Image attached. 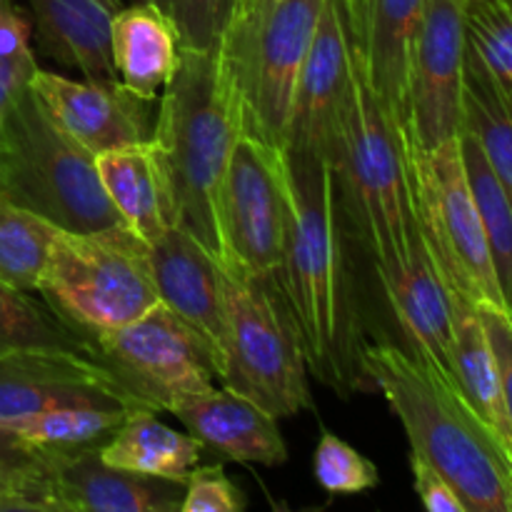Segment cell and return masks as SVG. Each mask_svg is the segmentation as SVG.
Returning <instances> with one entry per match:
<instances>
[{"label": "cell", "mask_w": 512, "mask_h": 512, "mask_svg": "<svg viewBox=\"0 0 512 512\" xmlns=\"http://www.w3.org/2000/svg\"><path fill=\"white\" fill-rule=\"evenodd\" d=\"M410 468H413L415 493L430 512H468L463 498L455 493L450 480L443 473H438L433 465L425 463L418 455H410Z\"/></svg>", "instance_id": "obj_36"}, {"label": "cell", "mask_w": 512, "mask_h": 512, "mask_svg": "<svg viewBox=\"0 0 512 512\" xmlns=\"http://www.w3.org/2000/svg\"><path fill=\"white\" fill-rule=\"evenodd\" d=\"M475 310H478L480 323H483L490 348H493L495 363H498L505 405H508L512 423V313L503 305H475Z\"/></svg>", "instance_id": "obj_35"}, {"label": "cell", "mask_w": 512, "mask_h": 512, "mask_svg": "<svg viewBox=\"0 0 512 512\" xmlns=\"http://www.w3.org/2000/svg\"><path fill=\"white\" fill-rule=\"evenodd\" d=\"M133 3H143V0H133Z\"/></svg>", "instance_id": "obj_40"}, {"label": "cell", "mask_w": 512, "mask_h": 512, "mask_svg": "<svg viewBox=\"0 0 512 512\" xmlns=\"http://www.w3.org/2000/svg\"><path fill=\"white\" fill-rule=\"evenodd\" d=\"M460 153H463L470 190H473L475 205L483 220L495 278H498L505 308L512 313V205L500 180L495 178L478 138L468 128L460 130Z\"/></svg>", "instance_id": "obj_27"}, {"label": "cell", "mask_w": 512, "mask_h": 512, "mask_svg": "<svg viewBox=\"0 0 512 512\" xmlns=\"http://www.w3.org/2000/svg\"><path fill=\"white\" fill-rule=\"evenodd\" d=\"M90 355L140 410L153 413H170L175 403L213 390L220 380L213 343L163 303L90 340Z\"/></svg>", "instance_id": "obj_10"}, {"label": "cell", "mask_w": 512, "mask_h": 512, "mask_svg": "<svg viewBox=\"0 0 512 512\" xmlns=\"http://www.w3.org/2000/svg\"><path fill=\"white\" fill-rule=\"evenodd\" d=\"M350 88V28L340 0H325L295 83L285 150L328 158Z\"/></svg>", "instance_id": "obj_15"}, {"label": "cell", "mask_w": 512, "mask_h": 512, "mask_svg": "<svg viewBox=\"0 0 512 512\" xmlns=\"http://www.w3.org/2000/svg\"><path fill=\"white\" fill-rule=\"evenodd\" d=\"M243 133L238 100L218 48H180V63L158 98L153 145L168 183L173 220L223 260L215 203L233 145Z\"/></svg>", "instance_id": "obj_4"}, {"label": "cell", "mask_w": 512, "mask_h": 512, "mask_svg": "<svg viewBox=\"0 0 512 512\" xmlns=\"http://www.w3.org/2000/svg\"><path fill=\"white\" fill-rule=\"evenodd\" d=\"M340 5H343L348 13H358L360 5H363V0H340Z\"/></svg>", "instance_id": "obj_37"}, {"label": "cell", "mask_w": 512, "mask_h": 512, "mask_svg": "<svg viewBox=\"0 0 512 512\" xmlns=\"http://www.w3.org/2000/svg\"><path fill=\"white\" fill-rule=\"evenodd\" d=\"M115 78L148 100H158L180 63L173 18L155 3L120 5L110 20Z\"/></svg>", "instance_id": "obj_21"}, {"label": "cell", "mask_w": 512, "mask_h": 512, "mask_svg": "<svg viewBox=\"0 0 512 512\" xmlns=\"http://www.w3.org/2000/svg\"><path fill=\"white\" fill-rule=\"evenodd\" d=\"M430 0H363L348 13L370 83L408 128V68Z\"/></svg>", "instance_id": "obj_19"}, {"label": "cell", "mask_w": 512, "mask_h": 512, "mask_svg": "<svg viewBox=\"0 0 512 512\" xmlns=\"http://www.w3.org/2000/svg\"><path fill=\"white\" fill-rule=\"evenodd\" d=\"M248 500L223 465H195L185 478L180 512H243Z\"/></svg>", "instance_id": "obj_33"}, {"label": "cell", "mask_w": 512, "mask_h": 512, "mask_svg": "<svg viewBox=\"0 0 512 512\" xmlns=\"http://www.w3.org/2000/svg\"><path fill=\"white\" fill-rule=\"evenodd\" d=\"M23 350H73L90 355V340L65 325L50 305L0 280V355Z\"/></svg>", "instance_id": "obj_28"}, {"label": "cell", "mask_w": 512, "mask_h": 512, "mask_svg": "<svg viewBox=\"0 0 512 512\" xmlns=\"http://www.w3.org/2000/svg\"><path fill=\"white\" fill-rule=\"evenodd\" d=\"M328 160L340 213L370 253L373 265L403 260L423 243L408 128L370 83L353 30L350 88Z\"/></svg>", "instance_id": "obj_3"}, {"label": "cell", "mask_w": 512, "mask_h": 512, "mask_svg": "<svg viewBox=\"0 0 512 512\" xmlns=\"http://www.w3.org/2000/svg\"><path fill=\"white\" fill-rule=\"evenodd\" d=\"M203 450L233 463H255L275 468L288 460V445L280 435L278 418L253 400L228 388L190 395L170 408Z\"/></svg>", "instance_id": "obj_18"}, {"label": "cell", "mask_w": 512, "mask_h": 512, "mask_svg": "<svg viewBox=\"0 0 512 512\" xmlns=\"http://www.w3.org/2000/svg\"><path fill=\"white\" fill-rule=\"evenodd\" d=\"M150 270L160 303L213 343L223 363L225 300L223 265L178 225L148 245Z\"/></svg>", "instance_id": "obj_17"}, {"label": "cell", "mask_w": 512, "mask_h": 512, "mask_svg": "<svg viewBox=\"0 0 512 512\" xmlns=\"http://www.w3.org/2000/svg\"><path fill=\"white\" fill-rule=\"evenodd\" d=\"M453 378L475 413L512 453V423L498 363L478 310L460 295H453Z\"/></svg>", "instance_id": "obj_25"}, {"label": "cell", "mask_w": 512, "mask_h": 512, "mask_svg": "<svg viewBox=\"0 0 512 512\" xmlns=\"http://www.w3.org/2000/svg\"><path fill=\"white\" fill-rule=\"evenodd\" d=\"M128 413V408L113 405H60L18 420H0V463L53 460L103 448Z\"/></svg>", "instance_id": "obj_23"}, {"label": "cell", "mask_w": 512, "mask_h": 512, "mask_svg": "<svg viewBox=\"0 0 512 512\" xmlns=\"http://www.w3.org/2000/svg\"><path fill=\"white\" fill-rule=\"evenodd\" d=\"M230 5H233V0H230ZM228 10H230V8H228Z\"/></svg>", "instance_id": "obj_41"}, {"label": "cell", "mask_w": 512, "mask_h": 512, "mask_svg": "<svg viewBox=\"0 0 512 512\" xmlns=\"http://www.w3.org/2000/svg\"><path fill=\"white\" fill-rule=\"evenodd\" d=\"M360 373L388 400L413 455L450 480L468 512H512V453L450 375L403 345L368 338Z\"/></svg>", "instance_id": "obj_2"}, {"label": "cell", "mask_w": 512, "mask_h": 512, "mask_svg": "<svg viewBox=\"0 0 512 512\" xmlns=\"http://www.w3.org/2000/svg\"><path fill=\"white\" fill-rule=\"evenodd\" d=\"M58 230V225L0 195V280L38 293Z\"/></svg>", "instance_id": "obj_29"}, {"label": "cell", "mask_w": 512, "mask_h": 512, "mask_svg": "<svg viewBox=\"0 0 512 512\" xmlns=\"http://www.w3.org/2000/svg\"><path fill=\"white\" fill-rule=\"evenodd\" d=\"M415 205L430 255L453 295L473 305H503L480 210L460 153V135L433 150L410 143Z\"/></svg>", "instance_id": "obj_9"}, {"label": "cell", "mask_w": 512, "mask_h": 512, "mask_svg": "<svg viewBox=\"0 0 512 512\" xmlns=\"http://www.w3.org/2000/svg\"><path fill=\"white\" fill-rule=\"evenodd\" d=\"M38 53L85 78H115L110 60L113 8L103 0H25Z\"/></svg>", "instance_id": "obj_20"}, {"label": "cell", "mask_w": 512, "mask_h": 512, "mask_svg": "<svg viewBox=\"0 0 512 512\" xmlns=\"http://www.w3.org/2000/svg\"><path fill=\"white\" fill-rule=\"evenodd\" d=\"M203 445L190 433H178L153 410H130L115 428L108 443L100 448L103 463L150 478L183 483L190 470L200 463Z\"/></svg>", "instance_id": "obj_24"}, {"label": "cell", "mask_w": 512, "mask_h": 512, "mask_svg": "<svg viewBox=\"0 0 512 512\" xmlns=\"http://www.w3.org/2000/svg\"><path fill=\"white\" fill-rule=\"evenodd\" d=\"M478 138L512 205V95L473 53H465V125Z\"/></svg>", "instance_id": "obj_26"}, {"label": "cell", "mask_w": 512, "mask_h": 512, "mask_svg": "<svg viewBox=\"0 0 512 512\" xmlns=\"http://www.w3.org/2000/svg\"><path fill=\"white\" fill-rule=\"evenodd\" d=\"M325 0H233L218 55L243 133L283 148L295 83Z\"/></svg>", "instance_id": "obj_6"}, {"label": "cell", "mask_w": 512, "mask_h": 512, "mask_svg": "<svg viewBox=\"0 0 512 512\" xmlns=\"http://www.w3.org/2000/svg\"><path fill=\"white\" fill-rule=\"evenodd\" d=\"M285 150V148H283ZM288 235L275 280L300 333L308 370L350 393L363 385L358 310L350 293L338 190L328 158L285 150Z\"/></svg>", "instance_id": "obj_1"}, {"label": "cell", "mask_w": 512, "mask_h": 512, "mask_svg": "<svg viewBox=\"0 0 512 512\" xmlns=\"http://www.w3.org/2000/svg\"><path fill=\"white\" fill-rule=\"evenodd\" d=\"M60 405L140 410L88 353L23 350L0 355V420H18Z\"/></svg>", "instance_id": "obj_14"}, {"label": "cell", "mask_w": 512, "mask_h": 512, "mask_svg": "<svg viewBox=\"0 0 512 512\" xmlns=\"http://www.w3.org/2000/svg\"><path fill=\"white\" fill-rule=\"evenodd\" d=\"M315 480L330 495H358L380 483L375 463L333 433H323L313 458Z\"/></svg>", "instance_id": "obj_32"}, {"label": "cell", "mask_w": 512, "mask_h": 512, "mask_svg": "<svg viewBox=\"0 0 512 512\" xmlns=\"http://www.w3.org/2000/svg\"><path fill=\"white\" fill-rule=\"evenodd\" d=\"M103 3L108 5V8H113V10H118L120 5H123V3H120V0H103Z\"/></svg>", "instance_id": "obj_39"}, {"label": "cell", "mask_w": 512, "mask_h": 512, "mask_svg": "<svg viewBox=\"0 0 512 512\" xmlns=\"http://www.w3.org/2000/svg\"><path fill=\"white\" fill-rule=\"evenodd\" d=\"M33 25L15 0H0V123L38 70Z\"/></svg>", "instance_id": "obj_31"}, {"label": "cell", "mask_w": 512, "mask_h": 512, "mask_svg": "<svg viewBox=\"0 0 512 512\" xmlns=\"http://www.w3.org/2000/svg\"><path fill=\"white\" fill-rule=\"evenodd\" d=\"M288 163L285 150L240 133L215 203L225 268L253 278H273L288 235Z\"/></svg>", "instance_id": "obj_11"}, {"label": "cell", "mask_w": 512, "mask_h": 512, "mask_svg": "<svg viewBox=\"0 0 512 512\" xmlns=\"http://www.w3.org/2000/svg\"><path fill=\"white\" fill-rule=\"evenodd\" d=\"M30 88L55 123L88 153L98 155L153 138L158 100H148L118 78H68L38 68Z\"/></svg>", "instance_id": "obj_13"}, {"label": "cell", "mask_w": 512, "mask_h": 512, "mask_svg": "<svg viewBox=\"0 0 512 512\" xmlns=\"http://www.w3.org/2000/svg\"><path fill=\"white\" fill-rule=\"evenodd\" d=\"M100 183L128 228L153 245L175 225L168 183L153 140L95 155Z\"/></svg>", "instance_id": "obj_22"}, {"label": "cell", "mask_w": 512, "mask_h": 512, "mask_svg": "<svg viewBox=\"0 0 512 512\" xmlns=\"http://www.w3.org/2000/svg\"><path fill=\"white\" fill-rule=\"evenodd\" d=\"M143 3H155L158 8H163L168 15H170V8H173V0H143Z\"/></svg>", "instance_id": "obj_38"}, {"label": "cell", "mask_w": 512, "mask_h": 512, "mask_svg": "<svg viewBox=\"0 0 512 512\" xmlns=\"http://www.w3.org/2000/svg\"><path fill=\"white\" fill-rule=\"evenodd\" d=\"M230 0H173L170 18L178 28L180 48L213 50L220 40Z\"/></svg>", "instance_id": "obj_34"}, {"label": "cell", "mask_w": 512, "mask_h": 512, "mask_svg": "<svg viewBox=\"0 0 512 512\" xmlns=\"http://www.w3.org/2000/svg\"><path fill=\"white\" fill-rule=\"evenodd\" d=\"M38 293L65 325L93 340L160 303L148 245L133 230H58Z\"/></svg>", "instance_id": "obj_8"}, {"label": "cell", "mask_w": 512, "mask_h": 512, "mask_svg": "<svg viewBox=\"0 0 512 512\" xmlns=\"http://www.w3.org/2000/svg\"><path fill=\"white\" fill-rule=\"evenodd\" d=\"M375 273L403 330L405 348L453 378V295L425 238L403 260L375 265Z\"/></svg>", "instance_id": "obj_16"}, {"label": "cell", "mask_w": 512, "mask_h": 512, "mask_svg": "<svg viewBox=\"0 0 512 512\" xmlns=\"http://www.w3.org/2000/svg\"><path fill=\"white\" fill-rule=\"evenodd\" d=\"M223 388L253 400L275 418L313 408L300 333L278 280L253 278L223 265Z\"/></svg>", "instance_id": "obj_7"}, {"label": "cell", "mask_w": 512, "mask_h": 512, "mask_svg": "<svg viewBox=\"0 0 512 512\" xmlns=\"http://www.w3.org/2000/svg\"><path fill=\"white\" fill-rule=\"evenodd\" d=\"M465 40L490 78L512 95V0H465Z\"/></svg>", "instance_id": "obj_30"}, {"label": "cell", "mask_w": 512, "mask_h": 512, "mask_svg": "<svg viewBox=\"0 0 512 512\" xmlns=\"http://www.w3.org/2000/svg\"><path fill=\"white\" fill-rule=\"evenodd\" d=\"M0 195L70 233L130 230L80 148L25 88L0 123Z\"/></svg>", "instance_id": "obj_5"}, {"label": "cell", "mask_w": 512, "mask_h": 512, "mask_svg": "<svg viewBox=\"0 0 512 512\" xmlns=\"http://www.w3.org/2000/svg\"><path fill=\"white\" fill-rule=\"evenodd\" d=\"M465 0H430L408 68V138L433 150L465 125Z\"/></svg>", "instance_id": "obj_12"}]
</instances>
